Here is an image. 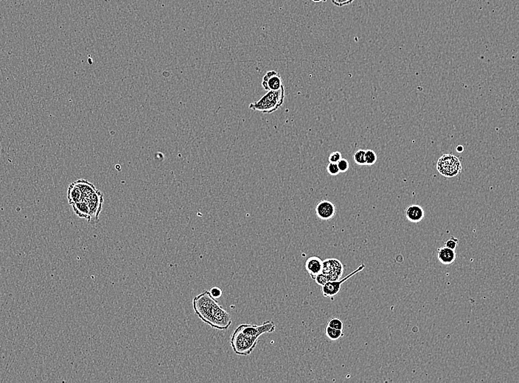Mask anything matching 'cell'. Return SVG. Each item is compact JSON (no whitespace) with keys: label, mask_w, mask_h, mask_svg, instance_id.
<instances>
[{"label":"cell","mask_w":519,"mask_h":383,"mask_svg":"<svg viewBox=\"0 0 519 383\" xmlns=\"http://www.w3.org/2000/svg\"><path fill=\"white\" fill-rule=\"evenodd\" d=\"M192 307L197 316L212 328L226 330L232 324L230 314L218 304L208 290L193 298Z\"/></svg>","instance_id":"1"},{"label":"cell","mask_w":519,"mask_h":383,"mask_svg":"<svg viewBox=\"0 0 519 383\" xmlns=\"http://www.w3.org/2000/svg\"><path fill=\"white\" fill-rule=\"evenodd\" d=\"M285 88L283 86L279 90L268 91L259 101L249 105V109L253 112L263 114H272L278 110L284 103Z\"/></svg>","instance_id":"2"},{"label":"cell","mask_w":519,"mask_h":383,"mask_svg":"<svg viewBox=\"0 0 519 383\" xmlns=\"http://www.w3.org/2000/svg\"><path fill=\"white\" fill-rule=\"evenodd\" d=\"M258 340V338L245 335L236 328L231 335V347L236 355L248 356L256 347Z\"/></svg>","instance_id":"3"},{"label":"cell","mask_w":519,"mask_h":383,"mask_svg":"<svg viewBox=\"0 0 519 383\" xmlns=\"http://www.w3.org/2000/svg\"><path fill=\"white\" fill-rule=\"evenodd\" d=\"M437 170L440 175L447 178H452L457 176L461 172V162L457 156L447 153L439 158Z\"/></svg>","instance_id":"4"},{"label":"cell","mask_w":519,"mask_h":383,"mask_svg":"<svg viewBox=\"0 0 519 383\" xmlns=\"http://www.w3.org/2000/svg\"><path fill=\"white\" fill-rule=\"evenodd\" d=\"M364 267L365 264H361V265L358 266V268L355 269L352 273L348 274L346 277L343 278V279L336 280V281H328L325 285L322 287V293H323V296L333 299L334 297L337 296L338 293H340L343 283L346 282L348 279H350L351 277L359 273Z\"/></svg>","instance_id":"5"},{"label":"cell","mask_w":519,"mask_h":383,"mask_svg":"<svg viewBox=\"0 0 519 383\" xmlns=\"http://www.w3.org/2000/svg\"><path fill=\"white\" fill-rule=\"evenodd\" d=\"M237 328L241 330L245 335L258 339L263 334L271 333V332L275 331L276 326L273 321H268L260 326L242 324L238 326Z\"/></svg>","instance_id":"6"},{"label":"cell","mask_w":519,"mask_h":383,"mask_svg":"<svg viewBox=\"0 0 519 383\" xmlns=\"http://www.w3.org/2000/svg\"><path fill=\"white\" fill-rule=\"evenodd\" d=\"M322 273L329 281H336L341 279L344 273V265L339 259H326L323 261Z\"/></svg>","instance_id":"7"},{"label":"cell","mask_w":519,"mask_h":383,"mask_svg":"<svg viewBox=\"0 0 519 383\" xmlns=\"http://www.w3.org/2000/svg\"><path fill=\"white\" fill-rule=\"evenodd\" d=\"M82 199L87 203L89 209H90L89 223L96 222L98 221V216L102 209L104 195L99 190H96V192L92 194L89 198H82Z\"/></svg>","instance_id":"8"},{"label":"cell","mask_w":519,"mask_h":383,"mask_svg":"<svg viewBox=\"0 0 519 383\" xmlns=\"http://www.w3.org/2000/svg\"><path fill=\"white\" fill-rule=\"evenodd\" d=\"M283 81L279 72L269 71L263 76L262 87L266 91H277L283 87Z\"/></svg>","instance_id":"9"},{"label":"cell","mask_w":519,"mask_h":383,"mask_svg":"<svg viewBox=\"0 0 519 383\" xmlns=\"http://www.w3.org/2000/svg\"><path fill=\"white\" fill-rule=\"evenodd\" d=\"M316 214L323 221L332 219L336 215V207L332 202L324 200L317 204L315 208Z\"/></svg>","instance_id":"10"},{"label":"cell","mask_w":519,"mask_h":383,"mask_svg":"<svg viewBox=\"0 0 519 383\" xmlns=\"http://www.w3.org/2000/svg\"><path fill=\"white\" fill-rule=\"evenodd\" d=\"M305 267L312 279H314L323 271V261L318 256H311L306 260Z\"/></svg>","instance_id":"11"},{"label":"cell","mask_w":519,"mask_h":383,"mask_svg":"<svg viewBox=\"0 0 519 383\" xmlns=\"http://www.w3.org/2000/svg\"><path fill=\"white\" fill-rule=\"evenodd\" d=\"M405 217L407 221L411 223L417 224L420 222L424 218L425 212L420 206L413 205L409 206L405 210Z\"/></svg>","instance_id":"12"},{"label":"cell","mask_w":519,"mask_h":383,"mask_svg":"<svg viewBox=\"0 0 519 383\" xmlns=\"http://www.w3.org/2000/svg\"><path fill=\"white\" fill-rule=\"evenodd\" d=\"M437 257L442 264L449 265L456 260L457 254L455 250H452L446 246H442L437 249Z\"/></svg>","instance_id":"13"},{"label":"cell","mask_w":519,"mask_h":383,"mask_svg":"<svg viewBox=\"0 0 519 383\" xmlns=\"http://www.w3.org/2000/svg\"><path fill=\"white\" fill-rule=\"evenodd\" d=\"M74 212L80 218H85L88 221H90V209L87 203L84 200L81 199L78 202L72 204Z\"/></svg>","instance_id":"14"},{"label":"cell","mask_w":519,"mask_h":383,"mask_svg":"<svg viewBox=\"0 0 519 383\" xmlns=\"http://www.w3.org/2000/svg\"><path fill=\"white\" fill-rule=\"evenodd\" d=\"M82 192L79 187L76 185L75 182L72 183L69 185L68 192H67V198L69 200V204H74L78 202L82 199Z\"/></svg>","instance_id":"15"},{"label":"cell","mask_w":519,"mask_h":383,"mask_svg":"<svg viewBox=\"0 0 519 383\" xmlns=\"http://www.w3.org/2000/svg\"><path fill=\"white\" fill-rule=\"evenodd\" d=\"M75 183L82 192L83 198H89L92 194L96 192L97 190L95 186L86 180H78Z\"/></svg>","instance_id":"16"},{"label":"cell","mask_w":519,"mask_h":383,"mask_svg":"<svg viewBox=\"0 0 519 383\" xmlns=\"http://www.w3.org/2000/svg\"><path fill=\"white\" fill-rule=\"evenodd\" d=\"M326 336L328 337L329 340L331 341H337L338 340L341 339L343 338L345 335L344 332L343 330H337V329L331 328V327H326Z\"/></svg>","instance_id":"17"},{"label":"cell","mask_w":519,"mask_h":383,"mask_svg":"<svg viewBox=\"0 0 519 383\" xmlns=\"http://www.w3.org/2000/svg\"><path fill=\"white\" fill-rule=\"evenodd\" d=\"M378 157L376 153L372 150H366L365 153V164L372 166L376 162Z\"/></svg>","instance_id":"18"},{"label":"cell","mask_w":519,"mask_h":383,"mask_svg":"<svg viewBox=\"0 0 519 383\" xmlns=\"http://www.w3.org/2000/svg\"><path fill=\"white\" fill-rule=\"evenodd\" d=\"M365 153H366V150H363V149H359V150L355 152L353 155V159L355 164H358V165H364Z\"/></svg>","instance_id":"19"},{"label":"cell","mask_w":519,"mask_h":383,"mask_svg":"<svg viewBox=\"0 0 519 383\" xmlns=\"http://www.w3.org/2000/svg\"><path fill=\"white\" fill-rule=\"evenodd\" d=\"M327 326L331 328L337 329V330H344V324H343V321L337 318H331L328 322Z\"/></svg>","instance_id":"20"},{"label":"cell","mask_w":519,"mask_h":383,"mask_svg":"<svg viewBox=\"0 0 519 383\" xmlns=\"http://www.w3.org/2000/svg\"><path fill=\"white\" fill-rule=\"evenodd\" d=\"M327 171L332 176H336V175H338L340 173L337 163L329 162L327 166Z\"/></svg>","instance_id":"21"},{"label":"cell","mask_w":519,"mask_h":383,"mask_svg":"<svg viewBox=\"0 0 519 383\" xmlns=\"http://www.w3.org/2000/svg\"><path fill=\"white\" fill-rule=\"evenodd\" d=\"M337 165H338L340 173H346V172L347 171L349 167V162L346 158H341L337 162Z\"/></svg>","instance_id":"22"},{"label":"cell","mask_w":519,"mask_h":383,"mask_svg":"<svg viewBox=\"0 0 519 383\" xmlns=\"http://www.w3.org/2000/svg\"><path fill=\"white\" fill-rule=\"evenodd\" d=\"M458 244L459 240L457 239V238H454V237H451V238H449V240L446 241V244H445V246L449 248V249H452V250H456L457 246H458Z\"/></svg>","instance_id":"23"},{"label":"cell","mask_w":519,"mask_h":383,"mask_svg":"<svg viewBox=\"0 0 519 383\" xmlns=\"http://www.w3.org/2000/svg\"><path fill=\"white\" fill-rule=\"evenodd\" d=\"M209 293H210L211 296H212V298H215V299H218V298H220L221 296H222V290H221V289L220 288V287H212V288L210 289V290H209Z\"/></svg>","instance_id":"24"},{"label":"cell","mask_w":519,"mask_h":383,"mask_svg":"<svg viewBox=\"0 0 519 383\" xmlns=\"http://www.w3.org/2000/svg\"><path fill=\"white\" fill-rule=\"evenodd\" d=\"M314 280H315L316 283H317V284H318V285L321 286V287H323V285H325V284H326V283H327L328 281H329V279H328V278L326 277V276H325V275L323 274V273H320V274L317 275V276H316L315 279H314Z\"/></svg>","instance_id":"25"},{"label":"cell","mask_w":519,"mask_h":383,"mask_svg":"<svg viewBox=\"0 0 519 383\" xmlns=\"http://www.w3.org/2000/svg\"><path fill=\"white\" fill-rule=\"evenodd\" d=\"M342 158V153L339 151L332 152L330 154L329 160L330 163H337Z\"/></svg>","instance_id":"26"},{"label":"cell","mask_w":519,"mask_h":383,"mask_svg":"<svg viewBox=\"0 0 519 383\" xmlns=\"http://www.w3.org/2000/svg\"><path fill=\"white\" fill-rule=\"evenodd\" d=\"M352 1H354V0H331V2L334 5L337 6V7H343V6L348 5V4H351Z\"/></svg>","instance_id":"27"},{"label":"cell","mask_w":519,"mask_h":383,"mask_svg":"<svg viewBox=\"0 0 519 383\" xmlns=\"http://www.w3.org/2000/svg\"><path fill=\"white\" fill-rule=\"evenodd\" d=\"M456 150H457L458 153H463V152L464 151V147H463V145L457 146V147H456Z\"/></svg>","instance_id":"28"},{"label":"cell","mask_w":519,"mask_h":383,"mask_svg":"<svg viewBox=\"0 0 519 383\" xmlns=\"http://www.w3.org/2000/svg\"><path fill=\"white\" fill-rule=\"evenodd\" d=\"M312 1H314V2L318 3V2H326V1H327V0H312Z\"/></svg>","instance_id":"29"}]
</instances>
